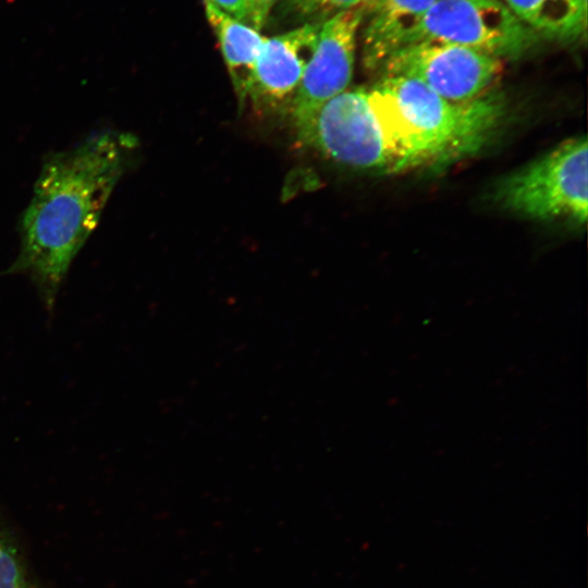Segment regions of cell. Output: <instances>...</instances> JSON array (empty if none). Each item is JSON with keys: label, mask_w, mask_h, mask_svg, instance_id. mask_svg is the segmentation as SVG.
I'll return each mask as SVG.
<instances>
[{"label": "cell", "mask_w": 588, "mask_h": 588, "mask_svg": "<svg viewBox=\"0 0 588 588\" xmlns=\"http://www.w3.org/2000/svg\"><path fill=\"white\" fill-rule=\"evenodd\" d=\"M534 33L562 40L586 35L588 5L583 0H502Z\"/></svg>", "instance_id": "11"}, {"label": "cell", "mask_w": 588, "mask_h": 588, "mask_svg": "<svg viewBox=\"0 0 588 588\" xmlns=\"http://www.w3.org/2000/svg\"><path fill=\"white\" fill-rule=\"evenodd\" d=\"M378 85L396 105L416 169L442 168L479 152L504 117L503 100L494 95L452 101L402 76H383Z\"/></svg>", "instance_id": "3"}, {"label": "cell", "mask_w": 588, "mask_h": 588, "mask_svg": "<svg viewBox=\"0 0 588 588\" xmlns=\"http://www.w3.org/2000/svg\"><path fill=\"white\" fill-rule=\"evenodd\" d=\"M294 119L302 140L338 163L384 173L416 169L396 105L378 84L347 88Z\"/></svg>", "instance_id": "2"}, {"label": "cell", "mask_w": 588, "mask_h": 588, "mask_svg": "<svg viewBox=\"0 0 588 588\" xmlns=\"http://www.w3.org/2000/svg\"><path fill=\"white\" fill-rule=\"evenodd\" d=\"M375 0H367V3H366V7H365V10Z\"/></svg>", "instance_id": "16"}, {"label": "cell", "mask_w": 588, "mask_h": 588, "mask_svg": "<svg viewBox=\"0 0 588 588\" xmlns=\"http://www.w3.org/2000/svg\"><path fill=\"white\" fill-rule=\"evenodd\" d=\"M135 147L134 136L103 128L44 161L19 222V254L4 273L27 275L48 309L98 225Z\"/></svg>", "instance_id": "1"}, {"label": "cell", "mask_w": 588, "mask_h": 588, "mask_svg": "<svg viewBox=\"0 0 588 588\" xmlns=\"http://www.w3.org/2000/svg\"><path fill=\"white\" fill-rule=\"evenodd\" d=\"M534 38L502 0H437L414 42H449L503 60L520 56Z\"/></svg>", "instance_id": "5"}, {"label": "cell", "mask_w": 588, "mask_h": 588, "mask_svg": "<svg viewBox=\"0 0 588 588\" xmlns=\"http://www.w3.org/2000/svg\"><path fill=\"white\" fill-rule=\"evenodd\" d=\"M364 13V8L351 9L321 23L316 48L293 102L294 118L318 108L348 88Z\"/></svg>", "instance_id": "7"}, {"label": "cell", "mask_w": 588, "mask_h": 588, "mask_svg": "<svg viewBox=\"0 0 588 588\" xmlns=\"http://www.w3.org/2000/svg\"><path fill=\"white\" fill-rule=\"evenodd\" d=\"M277 0H246L247 23L257 30L260 29Z\"/></svg>", "instance_id": "14"}, {"label": "cell", "mask_w": 588, "mask_h": 588, "mask_svg": "<svg viewBox=\"0 0 588 588\" xmlns=\"http://www.w3.org/2000/svg\"><path fill=\"white\" fill-rule=\"evenodd\" d=\"M230 16L247 24L246 0H206Z\"/></svg>", "instance_id": "15"}, {"label": "cell", "mask_w": 588, "mask_h": 588, "mask_svg": "<svg viewBox=\"0 0 588 588\" xmlns=\"http://www.w3.org/2000/svg\"><path fill=\"white\" fill-rule=\"evenodd\" d=\"M0 588H44L20 543L0 519Z\"/></svg>", "instance_id": "12"}, {"label": "cell", "mask_w": 588, "mask_h": 588, "mask_svg": "<svg viewBox=\"0 0 588 588\" xmlns=\"http://www.w3.org/2000/svg\"><path fill=\"white\" fill-rule=\"evenodd\" d=\"M206 15L211 25L229 70L240 102L247 98L253 70L265 41L250 25L217 9L205 0Z\"/></svg>", "instance_id": "10"}, {"label": "cell", "mask_w": 588, "mask_h": 588, "mask_svg": "<svg viewBox=\"0 0 588 588\" xmlns=\"http://www.w3.org/2000/svg\"><path fill=\"white\" fill-rule=\"evenodd\" d=\"M294 10L303 17L327 20L332 15L366 7L367 0H291Z\"/></svg>", "instance_id": "13"}, {"label": "cell", "mask_w": 588, "mask_h": 588, "mask_svg": "<svg viewBox=\"0 0 588 588\" xmlns=\"http://www.w3.org/2000/svg\"><path fill=\"white\" fill-rule=\"evenodd\" d=\"M321 23H310L265 38L247 93L258 109L281 111L293 107L305 69L318 41Z\"/></svg>", "instance_id": "8"}, {"label": "cell", "mask_w": 588, "mask_h": 588, "mask_svg": "<svg viewBox=\"0 0 588 588\" xmlns=\"http://www.w3.org/2000/svg\"><path fill=\"white\" fill-rule=\"evenodd\" d=\"M381 68L383 76L415 79L448 100L468 101L498 78L502 60L460 45L422 40L395 51Z\"/></svg>", "instance_id": "6"}, {"label": "cell", "mask_w": 588, "mask_h": 588, "mask_svg": "<svg viewBox=\"0 0 588 588\" xmlns=\"http://www.w3.org/2000/svg\"><path fill=\"white\" fill-rule=\"evenodd\" d=\"M437 0H375L366 10L370 19L364 32V61L377 69L395 51L413 44Z\"/></svg>", "instance_id": "9"}, {"label": "cell", "mask_w": 588, "mask_h": 588, "mask_svg": "<svg viewBox=\"0 0 588 588\" xmlns=\"http://www.w3.org/2000/svg\"><path fill=\"white\" fill-rule=\"evenodd\" d=\"M497 197L507 209L534 219L584 224L588 216V143L568 138L506 177Z\"/></svg>", "instance_id": "4"}]
</instances>
